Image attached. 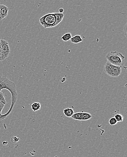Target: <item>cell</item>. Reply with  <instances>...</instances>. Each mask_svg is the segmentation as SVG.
Masks as SVG:
<instances>
[{"mask_svg": "<svg viewBox=\"0 0 127 157\" xmlns=\"http://www.w3.org/2000/svg\"><path fill=\"white\" fill-rule=\"evenodd\" d=\"M107 62L115 66L122 67L124 64L125 57L121 53L117 51H111L106 56Z\"/></svg>", "mask_w": 127, "mask_h": 157, "instance_id": "obj_2", "label": "cell"}, {"mask_svg": "<svg viewBox=\"0 0 127 157\" xmlns=\"http://www.w3.org/2000/svg\"><path fill=\"white\" fill-rule=\"evenodd\" d=\"M41 107V104L39 102L33 103L31 105L32 109L34 112H36L40 110Z\"/></svg>", "mask_w": 127, "mask_h": 157, "instance_id": "obj_11", "label": "cell"}, {"mask_svg": "<svg viewBox=\"0 0 127 157\" xmlns=\"http://www.w3.org/2000/svg\"><path fill=\"white\" fill-rule=\"evenodd\" d=\"M0 11H1V20H2L8 15L9 8L3 4H0Z\"/></svg>", "mask_w": 127, "mask_h": 157, "instance_id": "obj_7", "label": "cell"}, {"mask_svg": "<svg viewBox=\"0 0 127 157\" xmlns=\"http://www.w3.org/2000/svg\"><path fill=\"white\" fill-rule=\"evenodd\" d=\"M56 16V22L55 26L56 27L59 24H60L62 21L64 17V14L63 13H55Z\"/></svg>", "mask_w": 127, "mask_h": 157, "instance_id": "obj_8", "label": "cell"}, {"mask_svg": "<svg viewBox=\"0 0 127 157\" xmlns=\"http://www.w3.org/2000/svg\"><path fill=\"white\" fill-rule=\"evenodd\" d=\"M72 38L71 33H67L63 36H62L61 39L64 41H68L70 40Z\"/></svg>", "mask_w": 127, "mask_h": 157, "instance_id": "obj_12", "label": "cell"}, {"mask_svg": "<svg viewBox=\"0 0 127 157\" xmlns=\"http://www.w3.org/2000/svg\"><path fill=\"white\" fill-rule=\"evenodd\" d=\"M71 117L78 121H88L92 118V116L88 112H77L74 113Z\"/></svg>", "mask_w": 127, "mask_h": 157, "instance_id": "obj_6", "label": "cell"}, {"mask_svg": "<svg viewBox=\"0 0 127 157\" xmlns=\"http://www.w3.org/2000/svg\"><path fill=\"white\" fill-rule=\"evenodd\" d=\"M1 45V53H2V60L8 58L10 53V48L8 42L4 40H0Z\"/></svg>", "mask_w": 127, "mask_h": 157, "instance_id": "obj_5", "label": "cell"}, {"mask_svg": "<svg viewBox=\"0 0 127 157\" xmlns=\"http://www.w3.org/2000/svg\"><path fill=\"white\" fill-rule=\"evenodd\" d=\"M0 101L2 102L5 105H6V100L4 96V94L1 91H0Z\"/></svg>", "mask_w": 127, "mask_h": 157, "instance_id": "obj_14", "label": "cell"}, {"mask_svg": "<svg viewBox=\"0 0 127 157\" xmlns=\"http://www.w3.org/2000/svg\"><path fill=\"white\" fill-rule=\"evenodd\" d=\"M8 143V142H6V141H4V142L2 143V144H3V145H6V144Z\"/></svg>", "mask_w": 127, "mask_h": 157, "instance_id": "obj_21", "label": "cell"}, {"mask_svg": "<svg viewBox=\"0 0 127 157\" xmlns=\"http://www.w3.org/2000/svg\"><path fill=\"white\" fill-rule=\"evenodd\" d=\"M19 139L18 137H16V136H13L11 138V142L13 143H16L19 142Z\"/></svg>", "mask_w": 127, "mask_h": 157, "instance_id": "obj_16", "label": "cell"}, {"mask_svg": "<svg viewBox=\"0 0 127 157\" xmlns=\"http://www.w3.org/2000/svg\"><path fill=\"white\" fill-rule=\"evenodd\" d=\"M54 157H58L57 156H55Z\"/></svg>", "mask_w": 127, "mask_h": 157, "instance_id": "obj_24", "label": "cell"}, {"mask_svg": "<svg viewBox=\"0 0 127 157\" xmlns=\"http://www.w3.org/2000/svg\"><path fill=\"white\" fill-rule=\"evenodd\" d=\"M124 35H125V36L127 37V23L125 24V25H124Z\"/></svg>", "mask_w": 127, "mask_h": 157, "instance_id": "obj_18", "label": "cell"}, {"mask_svg": "<svg viewBox=\"0 0 127 157\" xmlns=\"http://www.w3.org/2000/svg\"><path fill=\"white\" fill-rule=\"evenodd\" d=\"M3 61L2 59V53H1V45L0 41V61Z\"/></svg>", "mask_w": 127, "mask_h": 157, "instance_id": "obj_19", "label": "cell"}, {"mask_svg": "<svg viewBox=\"0 0 127 157\" xmlns=\"http://www.w3.org/2000/svg\"><path fill=\"white\" fill-rule=\"evenodd\" d=\"M62 80H61V82H64L65 81V80H66V78H65V77H64V78H63L62 79Z\"/></svg>", "mask_w": 127, "mask_h": 157, "instance_id": "obj_22", "label": "cell"}, {"mask_svg": "<svg viewBox=\"0 0 127 157\" xmlns=\"http://www.w3.org/2000/svg\"><path fill=\"white\" fill-rule=\"evenodd\" d=\"M40 23L44 28L55 27L56 18L55 13L44 15L39 19Z\"/></svg>", "mask_w": 127, "mask_h": 157, "instance_id": "obj_3", "label": "cell"}, {"mask_svg": "<svg viewBox=\"0 0 127 157\" xmlns=\"http://www.w3.org/2000/svg\"><path fill=\"white\" fill-rule=\"evenodd\" d=\"M59 13H63L64 12V9L62 8H60L59 9Z\"/></svg>", "mask_w": 127, "mask_h": 157, "instance_id": "obj_20", "label": "cell"}, {"mask_svg": "<svg viewBox=\"0 0 127 157\" xmlns=\"http://www.w3.org/2000/svg\"><path fill=\"white\" fill-rule=\"evenodd\" d=\"M5 105L4 104H3L2 102L0 101V116L2 114H1V112H2V110L4 108Z\"/></svg>", "mask_w": 127, "mask_h": 157, "instance_id": "obj_17", "label": "cell"}, {"mask_svg": "<svg viewBox=\"0 0 127 157\" xmlns=\"http://www.w3.org/2000/svg\"><path fill=\"white\" fill-rule=\"evenodd\" d=\"M70 40L73 44H78L83 41V39L79 35H76L71 38Z\"/></svg>", "mask_w": 127, "mask_h": 157, "instance_id": "obj_9", "label": "cell"}, {"mask_svg": "<svg viewBox=\"0 0 127 157\" xmlns=\"http://www.w3.org/2000/svg\"><path fill=\"white\" fill-rule=\"evenodd\" d=\"M64 113L66 117H71L74 114V111L73 109L71 108H67L64 110Z\"/></svg>", "mask_w": 127, "mask_h": 157, "instance_id": "obj_10", "label": "cell"}, {"mask_svg": "<svg viewBox=\"0 0 127 157\" xmlns=\"http://www.w3.org/2000/svg\"><path fill=\"white\" fill-rule=\"evenodd\" d=\"M104 71L106 74L112 77H118L121 74L122 67L115 66L107 62L104 67Z\"/></svg>", "mask_w": 127, "mask_h": 157, "instance_id": "obj_4", "label": "cell"}, {"mask_svg": "<svg viewBox=\"0 0 127 157\" xmlns=\"http://www.w3.org/2000/svg\"><path fill=\"white\" fill-rule=\"evenodd\" d=\"M109 122L110 125H111V126H114V125L117 124L118 122L116 121L115 118L112 117L110 119V120H109Z\"/></svg>", "mask_w": 127, "mask_h": 157, "instance_id": "obj_15", "label": "cell"}, {"mask_svg": "<svg viewBox=\"0 0 127 157\" xmlns=\"http://www.w3.org/2000/svg\"><path fill=\"white\" fill-rule=\"evenodd\" d=\"M115 118L116 119L117 122H122L124 120L123 116L120 114L117 113L115 114Z\"/></svg>", "mask_w": 127, "mask_h": 157, "instance_id": "obj_13", "label": "cell"}, {"mask_svg": "<svg viewBox=\"0 0 127 157\" xmlns=\"http://www.w3.org/2000/svg\"><path fill=\"white\" fill-rule=\"evenodd\" d=\"M2 89H6L10 92L11 95V105L6 113L1 114L0 116V121L3 120L8 117L14 107L17 100L18 93L16 85L6 76H0V91Z\"/></svg>", "mask_w": 127, "mask_h": 157, "instance_id": "obj_1", "label": "cell"}, {"mask_svg": "<svg viewBox=\"0 0 127 157\" xmlns=\"http://www.w3.org/2000/svg\"><path fill=\"white\" fill-rule=\"evenodd\" d=\"M2 20L1 18V11H0V20Z\"/></svg>", "mask_w": 127, "mask_h": 157, "instance_id": "obj_23", "label": "cell"}]
</instances>
